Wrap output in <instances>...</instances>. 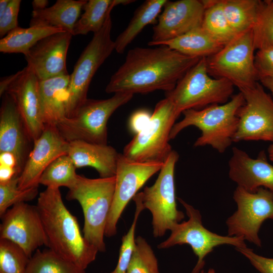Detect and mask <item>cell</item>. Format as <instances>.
Returning <instances> with one entry per match:
<instances>
[{
	"label": "cell",
	"instance_id": "4dcf8cb0",
	"mask_svg": "<svg viewBox=\"0 0 273 273\" xmlns=\"http://www.w3.org/2000/svg\"><path fill=\"white\" fill-rule=\"evenodd\" d=\"M25 273H86L51 249H37L30 258Z\"/></svg>",
	"mask_w": 273,
	"mask_h": 273
},
{
	"label": "cell",
	"instance_id": "4fadbf2b",
	"mask_svg": "<svg viewBox=\"0 0 273 273\" xmlns=\"http://www.w3.org/2000/svg\"><path fill=\"white\" fill-rule=\"evenodd\" d=\"M245 103L240 108L239 123L233 142L265 141L273 143V99L257 82L240 92Z\"/></svg>",
	"mask_w": 273,
	"mask_h": 273
},
{
	"label": "cell",
	"instance_id": "5b68a950",
	"mask_svg": "<svg viewBox=\"0 0 273 273\" xmlns=\"http://www.w3.org/2000/svg\"><path fill=\"white\" fill-rule=\"evenodd\" d=\"M233 84L224 78L211 76L206 58H202L178 81L174 88L166 93L180 114L189 109L199 110L207 106L223 104L233 96Z\"/></svg>",
	"mask_w": 273,
	"mask_h": 273
},
{
	"label": "cell",
	"instance_id": "44dd1931",
	"mask_svg": "<svg viewBox=\"0 0 273 273\" xmlns=\"http://www.w3.org/2000/svg\"><path fill=\"white\" fill-rule=\"evenodd\" d=\"M0 109V153L9 152L16 157L21 173L32 142L27 133L15 103L8 93L3 95Z\"/></svg>",
	"mask_w": 273,
	"mask_h": 273
},
{
	"label": "cell",
	"instance_id": "8992f818",
	"mask_svg": "<svg viewBox=\"0 0 273 273\" xmlns=\"http://www.w3.org/2000/svg\"><path fill=\"white\" fill-rule=\"evenodd\" d=\"M133 96V94L129 93H117L106 99H87L73 116L61 120L57 125V128L68 142L83 141L107 145V123L109 118Z\"/></svg>",
	"mask_w": 273,
	"mask_h": 273
},
{
	"label": "cell",
	"instance_id": "83f0119b",
	"mask_svg": "<svg viewBox=\"0 0 273 273\" xmlns=\"http://www.w3.org/2000/svg\"><path fill=\"white\" fill-rule=\"evenodd\" d=\"M131 0H89L83 7V13L76 22L73 35L98 32L103 27L107 17L115 6L126 5Z\"/></svg>",
	"mask_w": 273,
	"mask_h": 273
},
{
	"label": "cell",
	"instance_id": "f546056e",
	"mask_svg": "<svg viewBox=\"0 0 273 273\" xmlns=\"http://www.w3.org/2000/svg\"><path fill=\"white\" fill-rule=\"evenodd\" d=\"M205 10L201 27L217 40L225 45L237 35L230 26L220 0H202Z\"/></svg>",
	"mask_w": 273,
	"mask_h": 273
},
{
	"label": "cell",
	"instance_id": "9c48e42d",
	"mask_svg": "<svg viewBox=\"0 0 273 273\" xmlns=\"http://www.w3.org/2000/svg\"><path fill=\"white\" fill-rule=\"evenodd\" d=\"M112 22L110 15L103 27L94 36L78 58L70 75L66 103V117L74 115L87 99L90 82L96 72L115 50L114 41L111 38Z\"/></svg>",
	"mask_w": 273,
	"mask_h": 273
},
{
	"label": "cell",
	"instance_id": "d590c367",
	"mask_svg": "<svg viewBox=\"0 0 273 273\" xmlns=\"http://www.w3.org/2000/svg\"><path fill=\"white\" fill-rule=\"evenodd\" d=\"M19 175L10 180L0 183V217L14 205L34 199L38 194V186L21 190L18 187Z\"/></svg>",
	"mask_w": 273,
	"mask_h": 273
},
{
	"label": "cell",
	"instance_id": "277c9868",
	"mask_svg": "<svg viewBox=\"0 0 273 273\" xmlns=\"http://www.w3.org/2000/svg\"><path fill=\"white\" fill-rule=\"evenodd\" d=\"M115 175L89 178L78 175L66 195L80 204L84 215L83 236L99 251L104 252V236L115 187Z\"/></svg>",
	"mask_w": 273,
	"mask_h": 273
},
{
	"label": "cell",
	"instance_id": "7a4b0ae2",
	"mask_svg": "<svg viewBox=\"0 0 273 273\" xmlns=\"http://www.w3.org/2000/svg\"><path fill=\"white\" fill-rule=\"evenodd\" d=\"M36 207L49 248L85 269L99 251L84 239L76 218L66 207L59 188L48 187L40 193Z\"/></svg>",
	"mask_w": 273,
	"mask_h": 273
},
{
	"label": "cell",
	"instance_id": "f6af8a7d",
	"mask_svg": "<svg viewBox=\"0 0 273 273\" xmlns=\"http://www.w3.org/2000/svg\"><path fill=\"white\" fill-rule=\"evenodd\" d=\"M48 4L47 0H34L32 2L33 11L44 9L47 8Z\"/></svg>",
	"mask_w": 273,
	"mask_h": 273
},
{
	"label": "cell",
	"instance_id": "836d02e7",
	"mask_svg": "<svg viewBox=\"0 0 273 273\" xmlns=\"http://www.w3.org/2000/svg\"><path fill=\"white\" fill-rule=\"evenodd\" d=\"M252 32L255 50L273 46V0L263 1Z\"/></svg>",
	"mask_w": 273,
	"mask_h": 273
},
{
	"label": "cell",
	"instance_id": "7402d4cb",
	"mask_svg": "<svg viewBox=\"0 0 273 273\" xmlns=\"http://www.w3.org/2000/svg\"><path fill=\"white\" fill-rule=\"evenodd\" d=\"M67 154L76 168L90 166L95 168L100 177L115 175L120 153L113 147L83 141L69 142Z\"/></svg>",
	"mask_w": 273,
	"mask_h": 273
},
{
	"label": "cell",
	"instance_id": "ac0fdd59",
	"mask_svg": "<svg viewBox=\"0 0 273 273\" xmlns=\"http://www.w3.org/2000/svg\"><path fill=\"white\" fill-rule=\"evenodd\" d=\"M73 35L61 31L39 41L25 55L27 66L39 80L68 73L66 58Z\"/></svg>",
	"mask_w": 273,
	"mask_h": 273
},
{
	"label": "cell",
	"instance_id": "ee69618b",
	"mask_svg": "<svg viewBox=\"0 0 273 273\" xmlns=\"http://www.w3.org/2000/svg\"><path fill=\"white\" fill-rule=\"evenodd\" d=\"M0 165H4L15 168L20 173L17 167V162L16 158L15 156L11 153H0Z\"/></svg>",
	"mask_w": 273,
	"mask_h": 273
},
{
	"label": "cell",
	"instance_id": "484cf974",
	"mask_svg": "<svg viewBox=\"0 0 273 273\" xmlns=\"http://www.w3.org/2000/svg\"><path fill=\"white\" fill-rule=\"evenodd\" d=\"M167 0H147L135 11L126 28L114 41L115 50L122 54L126 47L148 24L159 15Z\"/></svg>",
	"mask_w": 273,
	"mask_h": 273
},
{
	"label": "cell",
	"instance_id": "3957f363",
	"mask_svg": "<svg viewBox=\"0 0 273 273\" xmlns=\"http://www.w3.org/2000/svg\"><path fill=\"white\" fill-rule=\"evenodd\" d=\"M242 93L233 95L225 104L212 105L201 109L184 111L183 119L175 123L169 139H174L184 128L197 127L201 132L194 143V147L210 146L220 153H224L234 142L237 132L240 108L244 104Z\"/></svg>",
	"mask_w": 273,
	"mask_h": 273
},
{
	"label": "cell",
	"instance_id": "d6986e66",
	"mask_svg": "<svg viewBox=\"0 0 273 273\" xmlns=\"http://www.w3.org/2000/svg\"><path fill=\"white\" fill-rule=\"evenodd\" d=\"M6 93L13 99L29 137L33 143L45 127L39 94V80L26 66Z\"/></svg>",
	"mask_w": 273,
	"mask_h": 273
},
{
	"label": "cell",
	"instance_id": "5bb4252c",
	"mask_svg": "<svg viewBox=\"0 0 273 273\" xmlns=\"http://www.w3.org/2000/svg\"><path fill=\"white\" fill-rule=\"evenodd\" d=\"M163 163L139 162L128 159L120 154L115 174L113 199L108 216L105 236L117 233V224L129 201L154 174L162 168Z\"/></svg>",
	"mask_w": 273,
	"mask_h": 273
},
{
	"label": "cell",
	"instance_id": "7c38bea8",
	"mask_svg": "<svg viewBox=\"0 0 273 273\" xmlns=\"http://www.w3.org/2000/svg\"><path fill=\"white\" fill-rule=\"evenodd\" d=\"M237 210L226 220L228 236L241 237L258 247L263 222L273 219V193L263 188L249 192L237 186L233 194Z\"/></svg>",
	"mask_w": 273,
	"mask_h": 273
},
{
	"label": "cell",
	"instance_id": "cb8c5ba5",
	"mask_svg": "<svg viewBox=\"0 0 273 273\" xmlns=\"http://www.w3.org/2000/svg\"><path fill=\"white\" fill-rule=\"evenodd\" d=\"M87 1L58 0L44 9L32 12L30 26H45L61 29L73 35L75 24Z\"/></svg>",
	"mask_w": 273,
	"mask_h": 273
},
{
	"label": "cell",
	"instance_id": "ffe728a7",
	"mask_svg": "<svg viewBox=\"0 0 273 273\" xmlns=\"http://www.w3.org/2000/svg\"><path fill=\"white\" fill-rule=\"evenodd\" d=\"M228 165L229 177L238 187L249 192L263 188L273 193V165L268 162L264 151L253 158L234 147Z\"/></svg>",
	"mask_w": 273,
	"mask_h": 273
},
{
	"label": "cell",
	"instance_id": "60d3db41",
	"mask_svg": "<svg viewBox=\"0 0 273 273\" xmlns=\"http://www.w3.org/2000/svg\"><path fill=\"white\" fill-rule=\"evenodd\" d=\"M151 115L148 111L145 109L134 112L131 115L129 122L131 131L135 134L141 132L150 121Z\"/></svg>",
	"mask_w": 273,
	"mask_h": 273
},
{
	"label": "cell",
	"instance_id": "f35d334b",
	"mask_svg": "<svg viewBox=\"0 0 273 273\" xmlns=\"http://www.w3.org/2000/svg\"><path fill=\"white\" fill-rule=\"evenodd\" d=\"M21 1L10 0L8 8L0 18V36L2 38L18 26V17Z\"/></svg>",
	"mask_w": 273,
	"mask_h": 273
},
{
	"label": "cell",
	"instance_id": "603a6c76",
	"mask_svg": "<svg viewBox=\"0 0 273 273\" xmlns=\"http://www.w3.org/2000/svg\"><path fill=\"white\" fill-rule=\"evenodd\" d=\"M70 75L39 80L42 118L46 126H56L66 117Z\"/></svg>",
	"mask_w": 273,
	"mask_h": 273
},
{
	"label": "cell",
	"instance_id": "b9f144b4",
	"mask_svg": "<svg viewBox=\"0 0 273 273\" xmlns=\"http://www.w3.org/2000/svg\"><path fill=\"white\" fill-rule=\"evenodd\" d=\"M20 173L15 168L0 165V183H6Z\"/></svg>",
	"mask_w": 273,
	"mask_h": 273
},
{
	"label": "cell",
	"instance_id": "30bf717a",
	"mask_svg": "<svg viewBox=\"0 0 273 273\" xmlns=\"http://www.w3.org/2000/svg\"><path fill=\"white\" fill-rule=\"evenodd\" d=\"M178 158L177 152L172 150L154 184L139 193L144 208L151 213L155 238L164 236L185 217L184 212L177 208L175 195L174 168Z\"/></svg>",
	"mask_w": 273,
	"mask_h": 273
},
{
	"label": "cell",
	"instance_id": "bcb514c9",
	"mask_svg": "<svg viewBox=\"0 0 273 273\" xmlns=\"http://www.w3.org/2000/svg\"><path fill=\"white\" fill-rule=\"evenodd\" d=\"M261 84L263 86L267 88L273 96V78H266L260 80Z\"/></svg>",
	"mask_w": 273,
	"mask_h": 273
},
{
	"label": "cell",
	"instance_id": "f1b7e54d",
	"mask_svg": "<svg viewBox=\"0 0 273 273\" xmlns=\"http://www.w3.org/2000/svg\"><path fill=\"white\" fill-rule=\"evenodd\" d=\"M226 18L237 35L251 30L262 7L260 0H220Z\"/></svg>",
	"mask_w": 273,
	"mask_h": 273
},
{
	"label": "cell",
	"instance_id": "7dc6e473",
	"mask_svg": "<svg viewBox=\"0 0 273 273\" xmlns=\"http://www.w3.org/2000/svg\"><path fill=\"white\" fill-rule=\"evenodd\" d=\"M10 0H1L0 1V18L5 13Z\"/></svg>",
	"mask_w": 273,
	"mask_h": 273
},
{
	"label": "cell",
	"instance_id": "8d00e7d4",
	"mask_svg": "<svg viewBox=\"0 0 273 273\" xmlns=\"http://www.w3.org/2000/svg\"><path fill=\"white\" fill-rule=\"evenodd\" d=\"M135 210L133 222L127 233L122 237L119 257L115 269L109 273H126L135 248V231L138 218L145 209L140 195L137 193L133 198Z\"/></svg>",
	"mask_w": 273,
	"mask_h": 273
},
{
	"label": "cell",
	"instance_id": "74e56055",
	"mask_svg": "<svg viewBox=\"0 0 273 273\" xmlns=\"http://www.w3.org/2000/svg\"><path fill=\"white\" fill-rule=\"evenodd\" d=\"M254 64L258 80L273 78V46L258 50L255 54Z\"/></svg>",
	"mask_w": 273,
	"mask_h": 273
},
{
	"label": "cell",
	"instance_id": "ab89813d",
	"mask_svg": "<svg viewBox=\"0 0 273 273\" xmlns=\"http://www.w3.org/2000/svg\"><path fill=\"white\" fill-rule=\"evenodd\" d=\"M235 249L244 255L260 273H273V258L259 255L254 253L252 249L247 247Z\"/></svg>",
	"mask_w": 273,
	"mask_h": 273
},
{
	"label": "cell",
	"instance_id": "1f68e13d",
	"mask_svg": "<svg viewBox=\"0 0 273 273\" xmlns=\"http://www.w3.org/2000/svg\"><path fill=\"white\" fill-rule=\"evenodd\" d=\"M76 167L68 154L54 160L44 170L39 179V185L48 187L70 188L75 183L78 174Z\"/></svg>",
	"mask_w": 273,
	"mask_h": 273
},
{
	"label": "cell",
	"instance_id": "8fae6325",
	"mask_svg": "<svg viewBox=\"0 0 273 273\" xmlns=\"http://www.w3.org/2000/svg\"><path fill=\"white\" fill-rule=\"evenodd\" d=\"M186 209L187 221L177 223L170 230L169 237L158 245L159 249H166L176 245L189 244L198 257L197 262L191 273H199L205 265V257L214 248L228 244L236 248L247 247L243 237L223 236L211 232L202 224L200 211L183 199L177 198Z\"/></svg>",
	"mask_w": 273,
	"mask_h": 273
},
{
	"label": "cell",
	"instance_id": "e0dca14e",
	"mask_svg": "<svg viewBox=\"0 0 273 273\" xmlns=\"http://www.w3.org/2000/svg\"><path fill=\"white\" fill-rule=\"evenodd\" d=\"M69 142L59 132L57 127L46 126L40 136L33 142L19 176L21 190L39 186V179L46 168L57 158L67 154Z\"/></svg>",
	"mask_w": 273,
	"mask_h": 273
},
{
	"label": "cell",
	"instance_id": "c3c4849f",
	"mask_svg": "<svg viewBox=\"0 0 273 273\" xmlns=\"http://www.w3.org/2000/svg\"><path fill=\"white\" fill-rule=\"evenodd\" d=\"M267 154L268 159L273 162V143H272L267 149Z\"/></svg>",
	"mask_w": 273,
	"mask_h": 273
},
{
	"label": "cell",
	"instance_id": "d4e9b609",
	"mask_svg": "<svg viewBox=\"0 0 273 273\" xmlns=\"http://www.w3.org/2000/svg\"><path fill=\"white\" fill-rule=\"evenodd\" d=\"M161 45L166 46L186 56L199 58L210 57L224 46L201 26L158 46Z\"/></svg>",
	"mask_w": 273,
	"mask_h": 273
},
{
	"label": "cell",
	"instance_id": "52a82bcc",
	"mask_svg": "<svg viewBox=\"0 0 273 273\" xmlns=\"http://www.w3.org/2000/svg\"><path fill=\"white\" fill-rule=\"evenodd\" d=\"M179 115L169 99L160 101L147 126L124 147L123 155L135 162L164 163L173 150L169 135Z\"/></svg>",
	"mask_w": 273,
	"mask_h": 273
},
{
	"label": "cell",
	"instance_id": "7bdbcfd3",
	"mask_svg": "<svg viewBox=\"0 0 273 273\" xmlns=\"http://www.w3.org/2000/svg\"><path fill=\"white\" fill-rule=\"evenodd\" d=\"M22 70L19 71L16 73L5 76L1 78L0 81V96L5 94L10 85L17 79L21 74Z\"/></svg>",
	"mask_w": 273,
	"mask_h": 273
},
{
	"label": "cell",
	"instance_id": "d6a6232c",
	"mask_svg": "<svg viewBox=\"0 0 273 273\" xmlns=\"http://www.w3.org/2000/svg\"><path fill=\"white\" fill-rule=\"evenodd\" d=\"M30 259L19 246L0 238V273H25Z\"/></svg>",
	"mask_w": 273,
	"mask_h": 273
},
{
	"label": "cell",
	"instance_id": "4316f807",
	"mask_svg": "<svg viewBox=\"0 0 273 273\" xmlns=\"http://www.w3.org/2000/svg\"><path fill=\"white\" fill-rule=\"evenodd\" d=\"M61 31H65L45 26H33L26 28L18 26L1 39L0 52L25 55L40 40Z\"/></svg>",
	"mask_w": 273,
	"mask_h": 273
},
{
	"label": "cell",
	"instance_id": "2e32d148",
	"mask_svg": "<svg viewBox=\"0 0 273 273\" xmlns=\"http://www.w3.org/2000/svg\"><path fill=\"white\" fill-rule=\"evenodd\" d=\"M205 7L203 1H167L153 28L150 46L181 36L202 25Z\"/></svg>",
	"mask_w": 273,
	"mask_h": 273
},
{
	"label": "cell",
	"instance_id": "9a60e30c",
	"mask_svg": "<svg viewBox=\"0 0 273 273\" xmlns=\"http://www.w3.org/2000/svg\"><path fill=\"white\" fill-rule=\"evenodd\" d=\"M1 218L0 238L16 244L30 258L39 247H48V239L36 205L26 202L17 204Z\"/></svg>",
	"mask_w": 273,
	"mask_h": 273
},
{
	"label": "cell",
	"instance_id": "681fc988",
	"mask_svg": "<svg viewBox=\"0 0 273 273\" xmlns=\"http://www.w3.org/2000/svg\"><path fill=\"white\" fill-rule=\"evenodd\" d=\"M200 273H205L204 272V271L202 269L201 271H200ZM207 273H216L214 269H212V268H210L208 270V272Z\"/></svg>",
	"mask_w": 273,
	"mask_h": 273
},
{
	"label": "cell",
	"instance_id": "6da1fadb",
	"mask_svg": "<svg viewBox=\"0 0 273 273\" xmlns=\"http://www.w3.org/2000/svg\"><path fill=\"white\" fill-rule=\"evenodd\" d=\"M201 58L186 56L163 45L133 48L111 76L105 91L133 95L157 90L170 92Z\"/></svg>",
	"mask_w": 273,
	"mask_h": 273
},
{
	"label": "cell",
	"instance_id": "e575fe53",
	"mask_svg": "<svg viewBox=\"0 0 273 273\" xmlns=\"http://www.w3.org/2000/svg\"><path fill=\"white\" fill-rule=\"evenodd\" d=\"M135 245L126 273H160L157 259L151 246L141 236Z\"/></svg>",
	"mask_w": 273,
	"mask_h": 273
},
{
	"label": "cell",
	"instance_id": "ba28073f",
	"mask_svg": "<svg viewBox=\"0 0 273 273\" xmlns=\"http://www.w3.org/2000/svg\"><path fill=\"white\" fill-rule=\"evenodd\" d=\"M252 29L237 35L214 55L206 58L209 75L231 82L240 92L253 87L258 78L254 64Z\"/></svg>",
	"mask_w": 273,
	"mask_h": 273
}]
</instances>
